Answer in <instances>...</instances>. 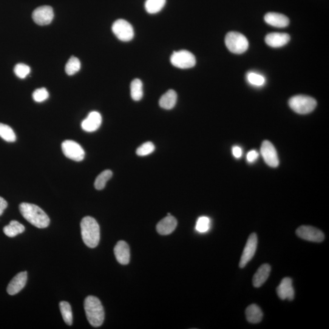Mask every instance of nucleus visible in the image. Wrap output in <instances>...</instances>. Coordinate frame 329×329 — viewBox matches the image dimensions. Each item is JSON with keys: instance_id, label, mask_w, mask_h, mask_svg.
<instances>
[{"instance_id": "423d86ee", "label": "nucleus", "mask_w": 329, "mask_h": 329, "mask_svg": "<svg viewBox=\"0 0 329 329\" xmlns=\"http://www.w3.org/2000/svg\"><path fill=\"white\" fill-rule=\"evenodd\" d=\"M170 61L174 67L181 69H191L195 66L197 62L195 56L187 50L174 52L170 58Z\"/></svg>"}, {"instance_id": "20e7f679", "label": "nucleus", "mask_w": 329, "mask_h": 329, "mask_svg": "<svg viewBox=\"0 0 329 329\" xmlns=\"http://www.w3.org/2000/svg\"><path fill=\"white\" fill-rule=\"evenodd\" d=\"M289 106L299 114H307L316 108L317 102L313 98L306 95H296L290 99Z\"/></svg>"}, {"instance_id": "c756f323", "label": "nucleus", "mask_w": 329, "mask_h": 329, "mask_svg": "<svg viewBox=\"0 0 329 329\" xmlns=\"http://www.w3.org/2000/svg\"><path fill=\"white\" fill-rule=\"evenodd\" d=\"M247 79L249 84L257 87L263 86L266 82L264 76L256 72L248 73L247 75Z\"/></svg>"}, {"instance_id": "ddd939ff", "label": "nucleus", "mask_w": 329, "mask_h": 329, "mask_svg": "<svg viewBox=\"0 0 329 329\" xmlns=\"http://www.w3.org/2000/svg\"><path fill=\"white\" fill-rule=\"evenodd\" d=\"M278 296L282 300H293L294 297V290L293 281L290 277H285L282 280L277 288Z\"/></svg>"}, {"instance_id": "1a4fd4ad", "label": "nucleus", "mask_w": 329, "mask_h": 329, "mask_svg": "<svg viewBox=\"0 0 329 329\" xmlns=\"http://www.w3.org/2000/svg\"><path fill=\"white\" fill-rule=\"evenodd\" d=\"M297 236L309 242L320 243L324 241V234L319 229L309 226H302L296 231Z\"/></svg>"}, {"instance_id": "7c9ffc66", "label": "nucleus", "mask_w": 329, "mask_h": 329, "mask_svg": "<svg viewBox=\"0 0 329 329\" xmlns=\"http://www.w3.org/2000/svg\"><path fill=\"white\" fill-rule=\"evenodd\" d=\"M211 228V220L208 217L203 216L198 218L196 225V230L200 233H205Z\"/></svg>"}, {"instance_id": "e433bc0d", "label": "nucleus", "mask_w": 329, "mask_h": 329, "mask_svg": "<svg viewBox=\"0 0 329 329\" xmlns=\"http://www.w3.org/2000/svg\"><path fill=\"white\" fill-rule=\"evenodd\" d=\"M8 207V203L4 198L0 197V216L3 214L5 210L7 209Z\"/></svg>"}, {"instance_id": "72a5a7b5", "label": "nucleus", "mask_w": 329, "mask_h": 329, "mask_svg": "<svg viewBox=\"0 0 329 329\" xmlns=\"http://www.w3.org/2000/svg\"><path fill=\"white\" fill-rule=\"evenodd\" d=\"M49 97V93L45 88H41L34 92L33 94V100L38 103H42Z\"/></svg>"}, {"instance_id": "a211bd4d", "label": "nucleus", "mask_w": 329, "mask_h": 329, "mask_svg": "<svg viewBox=\"0 0 329 329\" xmlns=\"http://www.w3.org/2000/svg\"><path fill=\"white\" fill-rule=\"evenodd\" d=\"M178 225V221L174 217L168 215L163 218L156 226L158 234L167 235L172 234L175 231Z\"/></svg>"}, {"instance_id": "6ab92c4d", "label": "nucleus", "mask_w": 329, "mask_h": 329, "mask_svg": "<svg viewBox=\"0 0 329 329\" xmlns=\"http://www.w3.org/2000/svg\"><path fill=\"white\" fill-rule=\"evenodd\" d=\"M264 20L266 24L276 28H285L290 24L287 17L283 14L276 13H269L265 16Z\"/></svg>"}, {"instance_id": "2f4dec72", "label": "nucleus", "mask_w": 329, "mask_h": 329, "mask_svg": "<svg viewBox=\"0 0 329 329\" xmlns=\"http://www.w3.org/2000/svg\"><path fill=\"white\" fill-rule=\"evenodd\" d=\"M155 146L154 144L150 141L144 143L139 146L136 151V153L139 156H145L151 154V153L154 151Z\"/></svg>"}, {"instance_id": "2eb2a0df", "label": "nucleus", "mask_w": 329, "mask_h": 329, "mask_svg": "<svg viewBox=\"0 0 329 329\" xmlns=\"http://www.w3.org/2000/svg\"><path fill=\"white\" fill-rule=\"evenodd\" d=\"M27 271L21 272L13 278L8 286L7 291L10 295H15L19 293L25 287L27 281Z\"/></svg>"}, {"instance_id": "9b49d317", "label": "nucleus", "mask_w": 329, "mask_h": 329, "mask_svg": "<svg viewBox=\"0 0 329 329\" xmlns=\"http://www.w3.org/2000/svg\"><path fill=\"white\" fill-rule=\"evenodd\" d=\"M261 154L268 166L276 168L279 166V160L276 148L270 141H263L260 149Z\"/></svg>"}, {"instance_id": "9d476101", "label": "nucleus", "mask_w": 329, "mask_h": 329, "mask_svg": "<svg viewBox=\"0 0 329 329\" xmlns=\"http://www.w3.org/2000/svg\"><path fill=\"white\" fill-rule=\"evenodd\" d=\"M257 243L258 238L256 234H251L247 240L242 257H241L239 263L241 268H245L254 256L257 250Z\"/></svg>"}, {"instance_id": "b1692460", "label": "nucleus", "mask_w": 329, "mask_h": 329, "mask_svg": "<svg viewBox=\"0 0 329 329\" xmlns=\"http://www.w3.org/2000/svg\"><path fill=\"white\" fill-rule=\"evenodd\" d=\"M130 95L133 100L140 101L143 96L142 82L139 79H135L130 84Z\"/></svg>"}, {"instance_id": "f03ea898", "label": "nucleus", "mask_w": 329, "mask_h": 329, "mask_svg": "<svg viewBox=\"0 0 329 329\" xmlns=\"http://www.w3.org/2000/svg\"><path fill=\"white\" fill-rule=\"evenodd\" d=\"M82 240L90 248H96L100 240V228L97 221L91 217H86L81 222Z\"/></svg>"}, {"instance_id": "f3484780", "label": "nucleus", "mask_w": 329, "mask_h": 329, "mask_svg": "<svg viewBox=\"0 0 329 329\" xmlns=\"http://www.w3.org/2000/svg\"><path fill=\"white\" fill-rule=\"evenodd\" d=\"M116 259L121 265L128 264L130 261V249L126 242L119 241L114 248Z\"/></svg>"}, {"instance_id": "473e14b6", "label": "nucleus", "mask_w": 329, "mask_h": 329, "mask_svg": "<svg viewBox=\"0 0 329 329\" xmlns=\"http://www.w3.org/2000/svg\"><path fill=\"white\" fill-rule=\"evenodd\" d=\"M14 70L16 75L21 79L26 78L31 72L30 67L24 64H17Z\"/></svg>"}, {"instance_id": "f257e3e1", "label": "nucleus", "mask_w": 329, "mask_h": 329, "mask_svg": "<svg viewBox=\"0 0 329 329\" xmlns=\"http://www.w3.org/2000/svg\"><path fill=\"white\" fill-rule=\"evenodd\" d=\"M19 209L22 216L31 225L40 229L46 228L49 226V217L43 210L35 204L22 203Z\"/></svg>"}, {"instance_id": "4468645a", "label": "nucleus", "mask_w": 329, "mask_h": 329, "mask_svg": "<svg viewBox=\"0 0 329 329\" xmlns=\"http://www.w3.org/2000/svg\"><path fill=\"white\" fill-rule=\"evenodd\" d=\"M102 123V117L100 113L93 111L89 113L87 118L82 121V129L85 131L92 132L100 128Z\"/></svg>"}, {"instance_id": "39448f33", "label": "nucleus", "mask_w": 329, "mask_h": 329, "mask_svg": "<svg viewBox=\"0 0 329 329\" xmlns=\"http://www.w3.org/2000/svg\"><path fill=\"white\" fill-rule=\"evenodd\" d=\"M225 44L230 52L237 55L245 53L249 47V42L246 37L234 31L227 34Z\"/></svg>"}, {"instance_id": "c85d7f7f", "label": "nucleus", "mask_w": 329, "mask_h": 329, "mask_svg": "<svg viewBox=\"0 0 329 329\" xmlns=\"http://www.w3.org/2000/svg\"><path fill=\"white\" fill-rule=\"evenodd\" d=\"M81 69V62L75 56L71 57L65 65V72L68 75L72 76L79 72Z\"/></svg>"}, {"instance_id": "dca6fc26", "label": "nucleus", "mask_w": 329, "mask_h": 329, "mask_svg": "<svg viewBox=\"0 0 329 329\" xmlns=\"http://www.w3.org/2000/svg\"><path fill=\"white\" fill-rule=\"evenodd\" d=\"M266 44L273 48L285 46L290 41V36L286 33H269L265 38Z\"/></svg>"}, {"instance_id": "412c9836", "label": "nucleus", "mask_w": 329, "mask_h": 329, "mask_svg": "<svg viewBox=\"0 0 329 329\" xmlns=\"http://www.w3.org/2000/svg\"><path fill=\"white\" fill-rule=\"evenodd\" d=\"M246 317L249 322L257 324L262 321L263 314L259 306L252 304L248 306L245 311Z\"/></svg>"}, {"instance_id": "f704fd0d", "label": "nucleus", "mask_w": 329, "mask_h": 329, "mask_svg": "<svg viewBox=\"0 0 329 329\" xmlns=\"http://www.w3.org/2000/svg\"><path fill=\"white\" fill-rule=\"evenodd\" d=\"M259 155V152L256 150H251L246 155L247 161L250 163H254L255 161L257 160Z\"/></svg>"}, {"instance_id": "0eeeda50", "label": "nucleus", "mask_w": 329, "mask_h": 329, "mask_svg": "<svg viewBox=\"0 0 329 329\" xmlns=\"http://www.w3.org/2000/svg\"><path fill=\"white\" fill-rule=\"evenodd\" d=\"M112 30L115 36L121 41L129 42L134 37V28L125 20L119 19L113 23Z\"/></svg>"}, {"instance_id": "bb28decb", "label": "nucleus", "mask_w": 329, "mask_h": 329, "mask_svg": "<svg viewBox=\"0 0 329 329\" xmlns=\"http://www.w3.org/2000/svg\"><path fill=\"white\" fill-rule=\"evenodd\" d=\"M112 177V172L109 170H105L98 175L95 181V187L98 191L103 190L106 185L107 181Z\"/></svg>"}, {"instance_id": "6e6552de", "label": "nucleus", "mask_w": 329, "mask_h": 329, "mask_svg": "<svg viewBox=\"0 0 329 329\" xmlns=\"http://www.w3.org/2000/svg\"><path fill=\"white\" fill-rule=\"evenodd\" d=\"M62 149L65 157L71 160L80 161L85 157L84 150L80 144L73 140H65L62 144Z\"/></svg>"}, {"instance_id": "4be33fe9", "label": "nucleus", "mask_w": 329, "mask_h": 329, "mask_svg": "<svg viewBox=\"0 0 329 329\" xmlns=\"http://www.w3.org/2000/svg\"><path fill=\"white\" fill-rule=\"evenodd\" d=\"M177 93L174 90H169L161 96L159 105L161 108L170 110L174 108L177 102Z\"/></svg>"}, {"instance_id": "393cba45", "label": "nucleus", "mask_w": 329, "mask_h": 329, "mask_svg": "<svg viewBox=\"0 0 329 329\" xmlns=\"http://www.w3.org/2000/svg\"><path fill=\"white\" fill-rule=\"evenodd\" d=\"M166 4V0H146L144 8L147 13L154 14L159 13Z\"/></svg>"}, {"instance_id": "cd10ccee", "label": "nucleus", "mask_w": 329, "mask_h": 329, "mask_svg": "<svg viewBox=\"0 0 329 329\" xmlns=\"http://www.w3.org/2000/svg\"><path fill=\"white\" fill-rule=\"evenodd\" d=\"M0 137L8 142L16 140V135L11 127L7 124L0 123Z\"/></svg>"}, {"instance_id": "a878e982", "label": "nucleus", "mask_w": 329, "mask_h": 329, "mask_svg": "<svg viewBox=\"0 0 329 329\" xmlns=\"http://www.w3.org/2000/svg\"><path fill=\"white\" fill-rule=\"evenodd\" d=\"M59 308L64 322L67 325H72L73 323V314L72 307L70 303L66 301H62L59 303Z\"/></svg>"}, {"instance_id": "aec40b11", "label": "nucleus", "mask_w": 329, "mask_h": 329, "mask_svg": "<svg viewBox=\"0 0 329 329\" xmlns=\"http://www.w3.org/2000/svg\"><path fill=\"white\" fill-rule=\"evenodd\" d=\"M271 266L267 263L260 266L259 268L257 269L256 273H255L252 279V284L254 287L259 288L268 279L269 274L271 273Z\"/></svg>"}, {"instance_id": "f8f14e48", "label": "nucleus", "mask_w": 329, "mask_h": 329, "mask_svg": "<svg viewBox=\"0 0 329 329\" xmlns=\"http://www.w3.org/2000/svg\"><path fill=\"white\" fill-rule=\"evenodd\" d=\"M32 17L36 24L41 26L49 25L54 18L53 8L49 6L39 7L34 11Z\"/></svg>"}, {"instance_id": "7ed1b4c3", "label": "nucleus", "mask_w": 329, "mask_h": 329, "mask_svg": "<svg viewBox=\"0 0 329 329\" xmlns=\"http://www.w3.org/2000/svg\"><path fill=\"white\" fill-rule=\"evenodd\" d=\"M84 309L88 320L93 327H100L104 322V310L97 297L89 296L84 301Z\"/></svg>"}, {"instance_id": "5701e85b", "label": "nucleus", "mask_w": 329, "mask_h": 329, "mask_svg": "<svg viewBox=\"0 0 329 329\" xmlns=\"http://www.w3.org/2000/svg\"><path fill=\"white\" fill-rule=\"evenodd\" d=\"M25 227L18 221H11L10 225L5 226L4 232L6 235L9 237H14L23 233L25 231Z\"/></svg>"}, {"instance_id": "c9c22d12", "label": "nucleus", "mask_w": 329, "mask_h": 329, "mask_svg": "<svg viewBox=\"0 0 329 329\" xmlns=\"http://www.w3.org/2000/svg\"><path fill=\"white\" fill-rule=\"evenodd\" d=\"M232 154L234 157L236 158H240L242 156L243 152L242 149L240 146H234L232 147Z\"/></svg>"}]
</instances>
